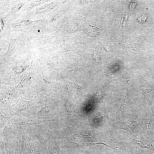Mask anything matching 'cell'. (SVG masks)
<instances>
[{
    "label": "cell",
    "instance_id": "obj_10",
    "mask_svg": "<svg viewBox=\"0 0 154 154\" xmlns=\"http://www.w3.org/2000/svg\"><path fill=\"white\" fill-rule=\"evenodd\" d=\"M46 154H70V150H64L58 145L55 141L51 137L47 144Z\"/></svg>",
    "mask_w": 154,
    "mask_h": 154
},
{
    "label": "cell",
    "instance_id": "obj_9",
    "mask_svg": "<svg viewBox=\"0 0 154 154\" xmlns=\"http://www.w3.org/2000/svg\"><path fill=\"white\" fill-rule=\"evenodd\" d=\"M38 141V139L31 132L29 127L23 128L21 131V152Z\"/></svg>",
    "mask_w": 154,
    "mask_h": 154
},
{
    "label": "cell",
    "instance_id": "obj_5",
    "mask_svg": "<svg viewBox=\"0 0 154 154\" xmlns=\"http://www.w3.org/2000/svg\"><path fill=\"white\" fill-rule=\"evenodd\" d=\"M112 114L98 111L88 117V125L91 129L106 131L113 128L112 125Z\"/></svg>",
    "mask_w": 154,
    "mask_h": 154
},
{
    "label": "cell",
    "instance_id": "obj_1",
    "mask_svg": "<svg viewBox=\"0 0 154 154\" xmlns=\"http://www.w3.org/2000/svg\"><path fill=\"white\" fill-rule=\"evenodd\" d=\"M112 125L115 129L125 130L132 135H142L140 126V108L137 111L112 120Z\"/></svg>",
    "mask_w": 154,
    "mask_h": 154
},
{
    "label": "cell",
    "instance_id": "obj_4",
    "mask_svg": "<svg viewBox=\"0 0 154 154\" xmlns=\"http://www.w3.org/2000/svg\"><path fill=\"white\" fill-rule=\"evenodd\" d=\"M140 126L144 137L149 140L154 139V114L145 103H141Z\"/></svg>",
    "mask_w": 154,
    "mask_h": 154
},
{
    "label": "cell",
    "instance_id": "obj_14",
    "mask_svg": "<svg viewBox=\"0 0 154 154\" xmlns=\"http://www.w3.org/2000/svg\"><path fill=\"white\" fill-rule=\"evenodd\" d=\"M117 151L121 154H135L132 149L123 141Z\"/></svg>",
    "mask_w": 154,
    "mask_h": 154
},
{
    "label": "cell",
    "instance_id": "obj_6",
    "mask_svg": "<svg viewBox=\"0 0 154 154\" xmlns=\"http://www.w3.org/2000/svg\"><path fill=\"white\" fill-rule=\"evenodd\" d=\"M52 126L53 121H47L29 127L41 144L47 147L48 141L52 137Z\"/></svg>",
    "mask_w": 154,
    "mask_h": 154
},
{
    "label": "cell",
    "instance_id": "obj_19",
    "mask_svg": "<svg viewBox=\"0 0 154 154\" xmlns=\"http://www.w3.org/2000/svg\"></svg>",
    "mask_w": 154,
    "mask_h": 154
},
{
    "label": "cell",
    "instance_id": "obj_8",
    "mask_svg": "<svg viewBox=\"0 0 154 154\" xmlns=\"http://www.w3.org/2000/svg\"><path fill=\"white\" fill-rule=\"evenodd\" d=\"M21 133L4 139L5 148L3 151L5 154H21L20 151V143Z\"/></svg>",
    "mask_w": 154,
    "mask_h": 154
},
{
    "label": "cell",
    "instance_id": "obj_2",
    "mask_svg": "<svg viewBox=\"0 0 154 154\" xmlns=\"http://www.w3.org/2000/svg\"><path fill=\"white\" fill-rule=\"evenodd\" d=\"M120 134L123 141L135 153L137 150L141 149H147L154 151V139L149 140L142 135H132L121 129Z\"/></svg>",
    "mask_w": 154,
    "mask_h": 154
},
{
    "label": "cell",
    "instance_id": "obj_11",
    "mask_svg": "<svg viewBox=\"0 0 154 154\" xmlns=\"http://www.w3.org/2000/svg\"><path fill=\"white\" fill-rule=\"evenodd\" d=\"M47 147L40 143L39 141L21 152V154H46Z\"/></svg>",
    "mask_w": 154,
    "mask_h": 154
},
{
    "label": "cell",
    "instance_id": "obj_7",
    "mask_svg": "<svg viewBox=\"0 0 154 154\" xmlns=\"http://www.w3.org/2000/svg\"><path fill=\"white\" fill-rule=\"evenodd\" d=\"M138 77L143 98L147 102L152 112L154 114V84L147 80L140 73Z\"/></svg>",
    "mask_w": 154,
    "mask_h": 154
},
{
    "label": "cell",
    "instance_id": "obj_13",
    "mask_svg": "<svg viewBox=\"0 0 154 154\" xmlns=\"http://www.w3.org/2000/svg\"><path fill=\"white\" fill-rule=\"evenodd\" d=\"M11 112L1 109L0 112V131L3 130L7 124L8 121L11 118Z\"/></svg>",
    "mask_w": 154,
    "mask_h": 154
},
{
    "label": "cell",
    "instance_id": "obj_18",
    "mask_svg": "<svg viewBox=\"0 0 154 154\" xmlns=\"http://www.w3.org/2000/svg\"><path fill=\"white\" fill-rule=\"evenodd\" d=\"M110 154H114V152H112Z\"/></svg>",
    "mask_w": 154,
    "mask_h": 154
},
{
    "label": "cell",
    "instance_id": "obj_15",
    "mask_svg": "<svg viewBox=\"0 0 154 154\" xmlns=\"http://www.w3.org/2000/svg\"><path fill=\"white\" fill-rule=\"evenodd\" d=\"M135 154H154V151L147 149H141L136 151Z\"/></svg>",
    "mask_w": 154,
    "mask_h": 154
},
{
    "label": "cell",
    "instance_id": "obj_12",
    "mask_svg": "<svg viewBox=\"0 0 154 154\" xmlns=\"http://www.w3.org/2000/svg\"><path fill=\"white\" fill-rule=\"evenodd\" d=\"M118 82L121 86H126L129 87L132 86V80L127 71H124L119 75Z\"/></svg>",
    "mask_w": 154,
    "mask_h": 154
},
{
    "label": "cell",
    "instance_id": "obj_3",
    "mask_svg": "<svg viewBox=\"0 0 154 154\" xmlns=\"http://www.w3.org/2000/svg\"><path fill=\"white\" fill-rule=\"evenodd\" d=\"M141 99L135 93L128 90L127 93L123 99L117 111L113 114L112 120L119 118L127 114L139 110Z\"/></svg>",
    "mask_w": 154,
    "mask_h": 154
},
{
    "label": "cell",
    "instance_id": "obj_16",
    "mask_svg": "<svg viewBox=\"0 0 154 154\" xmlns=\"http://www.w3.org/2000/svg\"><path fill=\"white\" fill-rule=\"evenodd\" d=\"M70 154H91L89 151L86 150H80L79 151H76L74 153H72L70 151Z\"/></svg>",
    "mask_w": 154,
    "mask_h": 154
},
{
    "label": "cell",
    "instance_id": "obj_17",
    "mask_svg": "<svg viewBox=\"0 0 154 154\" xmlns=\"http://www.w3.org/2000/svg\"><path fill=\"white\" fill-rule=\"evenodd\" d=\"M149 70L150 71L151 74V76L152 78L154 79V70L151 69H149Z\"/></svg>",
    "mask_w": 154,
    "mask_h": 154
}]
</instances>
